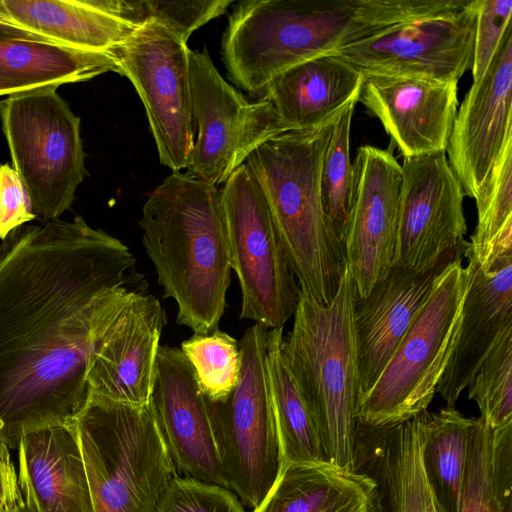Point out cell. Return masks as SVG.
Wrapping results in <instances>:
<instances>
[{"label":"cell","instance_id":"6da1fadb","mask_svg":"<svg viewBox=\"0 0 512 512\" xmlns=\"http://www.w3.org/2000/svg\"><path fill=\"white\" fill-rule=\"evenodd\" d=\"M135 257L81 216L23 225L0 244V442L72 424L92 358L141 292Z\"/></svg>","mask_w":512,"mask_h":512},{"label":"cell","instance_id":"7a4b0ae2","mask_svg":"<svg viewBox=\"0 0 512 512\" xmlns=\"http://www.w3.org/2000/svg\"><path fill=\"white\" fill-rule=\"evenodd\" d=\"M444 8L441 0H243L229 15L221 59L233 85L259 99L292 66Z\"/></svg>","mask_w":512,"mask_h":512},{"label":"cell","instance_id":"3957f363","mask_svg":"<svg viewBox=\"0 0 512 512\" xmlns=\"http://www.w3.org/2000/svg\"><path fill=\"white\" fill-rule=\"evenodd\" d=\"M139 225L163 297L177 304V324L194 334L216 331L232 270L220 190L172 172L149 195Z\"/></svg>","mask_w":512,"mask_h":512},{"label":"cell","instance_id":"277c9868","mask_svg":"<svg viewBox=\"0 0 512 512\" xmlns=\"http://www.w3.org/2000/svg\"><path fill=\"white\" fill-rule=\"evenodd\" d=\"M337 117L275 136L246 160L300 291L321 304L335 297L347 268L345 246L327 223L320 194L322 162Z\"/></svg>","mask_w":512,"mask_h":512},{"label":"cell","instance_id":"5b68a950","mask_svg":"<svg viewBox=\"0 0 512 512\" xmlns=\"http://www.w3.org/2000/svg\"><path fill=\"white\" fill-rule=\"evenodd\" d=\"M357 288L347 266L335 297L321 304L300 291L284 350L318 429L326 460L355 470L361 399L354 331Z\"/></svg>","mask_w":512,"mask_h":512},{"label":"cell","instance_id":"8992f818","mask_svg":"<svg viewBox=\"0 0 512 512\" xmlns=\"http://www.w3.org/2000/svg\"><path fill=\"white\" fill-rule=\"evenodd\" d=\"M76 426L94 512H153L177 469L151 402L90 394Z\"/></svg>","mask_w":512,"mask_h":512},{"label":"cell","instance_id":"52a82bcc","mask_svg":"<svg viewBox=\"0 0 512 512\" xmlns=\"http://www.w3.org/2000/svg\"><path fill=\"white\" fill-rule=\"evenodd\" d=\"M56 86L10 94L0 100V118L13 168L43 223L66 212L88 172L80 118Z\"/></svg>","mask_w":512,"mask_h":512},{"label":"cell","instance_id":"ba28073f","mask_svg":"<svg viewBox=\"0 0 512 512\" xmlns=\"http://www.w3.org/2000/svg\"><path fill=\"white\" fill-rule=\"evenodd\" d=\"M469 278L462 260L441 276L379 378L362 395L360 423L388 427L427 410L456 341Z\"/></svg>","mask_w":512,"mask_h":512},{"label":"cell","instance_id":"9c48e42d","mask_svg":"<svg viewBox=\"0 0 512 512\" xmlns=\"http://www.w3.org/2000/svg\"><path fill=\"white\" fill-rule=\"evenodd\" d=\"M268 330L255 323L245 330L239 341V384L224 400L207 399L227 487L252 510L270 492L284 465L267 369Z\"/></svg>","mask_w":512,"mask_h":512},{"label":"cell","instance_id":"30bf717a","mask_svg":"<svg viewBox=\"0 0 512 512\" xmlns=\"http://www.w3.org/2000/svg\"><path fill=\"white\" fill-rule=\"evenodd\" d=\"M220 195L230 265L241 289L240 319L283 328L296 310L300 288L247 162L230 175Z\"/></svg>","mask_w":512,"mask_h":512},{"label":"cell","instance_id":"8fae6325","mask_svg":"<svg viewBox=\"0 0 512 512\" xmlns=\"http://www.w3.org/2000/svg\"><path fill=\"white\" fill-rule=\"evenodd\" d=\"M194 143L187 172L215 186L262 144L293 130L271 103L248 101L218 72L208 50L189 51Z\"/></svg>","mask_w":512,"mask_h":512},{"label":"cell","instance_id":"7c38bea8","mask_svg":"<svg viewBox=\"0 0 512 512\" xmlns=\"http://www.w3.org/2000/svg\"><path fill=\"white\" fill-rule=\"evenodd\" d=\"M189 51L166 29L148 22L112 53L144 105L160 163L172 172L187 168L194 143Z\"/></svg>","mask_w":512,"mask_h":512},{"label":"cell","instance_id":"4fadbf2b","mask_svg":"<svg viewBox=\"0 0 512 512\" xmlns=\"http://www.w3.org/2000/svg\"><path fill=\"white\" fill-rule=\"evenodd\" d=\"M477 0L461 10L398 24L334 52L362 74L458 83L472 68Z\"/></svg>","mask_w":512,"mask_h":512},{"label":"cell","instance_id":"5bb4252c","mask_svg":"<svg viewBox=\"0 0 512 512\" xmlns=\"http://www.w3.org/2000/svg\"><path fill=\"white\" fill-rule=\"evenodd\" d=\"M394 266L423 267L466 242L464 192L446 151L404 157Z\"/></svg>","mask_w":512,"mask_h":512},{"label":"cell","instance_id":"9a60e30c","mask_svg":"<svg viewBox=\"0 0 512 512\" xmlns=\"http://www.w3.org/2000/svg\"><path fill=\"white\" fill-rule=\"evenodd\" d=\"M468 245L450 248L423 267L392 265L364 297L357 296L354 331L361 397L379 378L441 276L463 260Z\"/></svg>","mask_w":512,"mask_h":512},{"label":"cell","instance_id":"2e32d148","mask_svg":"<svg viewBox=\"0 0 512 512\" xmlns=\"http://www.w3.org/2000/svg\"><path fill=\"white\" fill-rule=\"evenodd\" d=\"M352 170L353 197L345 251L358 297H364L393 263L402 169L388 150L365 145L357 150Z\"/></svg>","mask_w":512,"mask_h":512},{"label":"cell","instance_id":"e0dca14e","mask_svg":"<svg viewBox=\"0 0 512 512\" xmlns=\"http://www.w3.org/2000/svg\"><path fill=\"white\" fill-rule=\"evenodd\" d=\"M512 28L508 26L484 75L456 113L448 163L464 194L476 198L499 155L512 141Z\"/></svg>","mask_w":512,"mask_h":512},{"label":"cell","instance_id":"ac0fdd59","mask_svg":"<svg viewBox=\"0 0 512 512\" xmlns=\"http://www.w3.org/2000/svg\"><path fill=\"white\" fill-rule=\"evenodd\" d=\"M464 257L470 273L456 341L436 392L454 407L500 339L512 330V246Z\"/></svg>","mask_w":512,"mask_h":512},{"label":"cell","instance_id":"d6986e66","mask_svg":"<svg viewBox=\"0 0 512 512\" xmlns=\"http://www.w3.org/2000/svg\"><path fill=\"white\" fill-rule=\"evenodd\" d=\"M150 402L176 469L184 476L228 488L208 400L180 348L159 346Z\"/></svg>","mask_w":512,"mask_h":512},{"label":"cell","instance_id":"ffe728a7","mask_svg":"<svg viewBox=\"0 0 512 512\" xmlns=\"http://www.w3.org/2000/svg\"><path fill=\"white\" fill-rule=\"evenodd\" d=\"M458 83L363 74L358 101L377 117L403 157L446 151L458 106Z\"/></svg>","mask_w":512,"mask_h":512},{"label":"cell","instance_id":"44dd1931","mask_svg":"<svg viewBox=\"0 0 512 512\" xmlns=\"http://www.w3.org/2000/svg\"><path fill=\"white\" fill-rule=\"evenodd\" d=\"M165 310L137 293L95 352L87 373L90 394L141 406L150 402Z\"/></svg>","mask_w":512,"mask_h":512},{"label":"cell","instance_id":"7402d4cb","mask_svg":"<svg viewBox=\"0 0 512 512\" xmlns=\"http://www.w3.org/2000/svg\"><path fill=\"white\" fill-rule=\"evenodd\" d=\"M424 412L388 427L358 422L355 470L375 481L376 512H443L423 467Z\"/></svg>","mask_w":512,"mask_h":512},{"label":"cell","instance_id":"603a6c76","mask_svg":"<svg viewBox=\"0 0 512 512\" xmlns=\"http://www.w3.org/2000/svg\"><path fill=\"white\" fill-rule=\"evenodd\" d=\"M17 448L18 485L31 512H94L76 422L30 432Z\"/></svg>","mask_w":512,"mask_h":512},{"label":"cell","instance_id":"cb8c5ba5","mask_svg":"<svg viewBox=\"0 0 512 512\" xmlns=\"http://www.w3.org/2000/svg\"><path fill=\"white\" fill-rule=\"evenodd\" d=\"M363 74L336 54L318 56L277 75L259 99L293 130L317 128L358 99Z\"/></svg>","mask_w":512,"mask_h":512},{"label":"cell","instance_id":"d4e9b609","mask_svg":"<svg viewBox=\"0 0 512 512\" xmlns=\"http://www.w3.org/2000/svg\"><path fill=\"white\" fill-rule=\"evenodd\" d=\"M0 19L54 43L111 55L137 28L95 0H0Z\"/></svg>","mask_w":512,"mask_h":512},{"label":"cell","instance_id":"484cf974","mask_svg":"<svg viewBox=\"0 0 512 512\" xmlns=\"http://www.w3.org/2000/svg\"><path fill=\"white\" fill-rule=\"evenodd\" d=\"M376 483L328 461L284 464L252 512H376Z\"/></svg>","mask_w":512,"mask_h":512},{"label":"cell","instance_id":"4316f807","mask_svg":"<svg viewBox=\"0 0 512 512\" xmlns=\"http://www.w3.org/2000/svg\"><path fill=\"white\" fill-rule=\"evenodd\" d=\"M107 72L121 75L116 58L43 39H0V96L90 80Z\"/></svg>","mask_w":512,"mask_h":512},{"label":"cell","instance_id":"83f0119b","mask_svg":"<svg viewBox=\"0 0 512 512\" xmlns=\"http://www.w3.org/2000/svg\"><path fill=\"white\" fill-rule=\"evenodd\" d=\"M459 512H512V421L475 418Z\"/></svg>","mask_w":512,"mask_h":512},{"label":"cell","instance_id":"f1b7e54d","mask_svg":"<svg viewBox=\"0 0 512 512\" xmlns=\"http://www.w3.org/2000/svg\"><path fill=\"white\" fill-rule=\"evenodd\" d=\"M283 328L269 329L266 359L284 464L327 461L317 426L290 370Z\"/></svg>","mask_w":512,"mask_h":512},{"label":"cell","instance_id":"f546056e","mask_svg":"<svg viewBox=\"0 0 512 512\" xmlns=\"http://www.w3.org/2000/svg\"><path fill=\"white\" fill-rule=\"evenodd\" d=\"M422 461L427 482L443 512H459L475 418L454 407L424 412Z\"/></svg>","mask_w":512,"mask_h":512},{"label":"cell","instance_id":"4dcf8cb0","mask_svg":"<svg viewBox=\"0 0 512 512\" xmlns=\"http://www.w3.org/2000/svg\"><path fill=\"white\" fill-rule=\"evenodd\" d=\"M358 99L349 102L338 115L324 154L320 194L330 228L345 246L353 197V170L350 161V130Z\"/></svg>","mask_w":512,"mask_h":512},{"label":"cell","instance_id":"1f68e13d","mask_svg":"<svg viewBox=\"0 0 512 512\" xmlns=\"http://www.w3.org/2000/svg\"><path fill=\"white\" fill-rule=\"evenodd\" d=\"M233 0H100L107 13L135 27L155 23L187 44L191 34L223 15Z\"/></svg>","mask_w":512,"mask_h":512},{"label":"cell","instance_id":"d6a6232c","mask_svg":"<svg viewBox=\"0 0 512 512\" xmlns=\"http://www.w3.org/2000/svg\"><path fill=\"white\" fill-rule=\"evenodd\" d=\"M197 382L209 401L227 398L241 378L239 342L219 329L210 334H193L181 344Z\"/></svg>","mask_w":512,"mask_h":512},{"label":"cell","instance_id":"836d02e7","mask_svg":"<svg viewBox=\"0 0 512 512\" xmlns=\"http://www.w3.org/2000/svg\"><path fill=\"white\" fill-rule=\"evenodd\" d=\"M467 388L490 428L512 421V330L488 354Z\"/></svg>","mask_w":512,"mask_h":512},{"label":"cell","instance_id":"e575fe53","mask_svg":"<svg viewBox=\"0 0 512 512\" xmlns=\"http://www.w3.org/2000/svg\"><path fill=\"white\" fill-rule=\"evenodd\" d=\"M475 201L477 225L468 251L478 256L512 222V141L502 150Z\"/></svg>","mask_w":512,"mask_h":512},{"label":"cell","instance_id":"d590c367","mask_svg":"<svg viewBox=\"0 0 512 512\" xmlns=\"http://www.w3.org/2000/svg\"><path fill=\"white\" fill-rule=\"evenodd\" d=\"M153 512H245L228 488L176 474L161 492Z\"/></svg>","mask_w":512,"mask_h":512},{"label":"cell","instance_id":"8d00e7d4","mask_svg":"<svg viewBox=\"0 0 512 512\" xmlns=\"http://www.w3.org/2000/svg\"><path fill=\"white\" fill-rule=\"evenodd\" d=\"M511 0H477V19L472 63L473 82L489 67L506 29L511 25Z\"/></svg>","mask_w":512,"mask_h":512},{"label":"cell","instance_id":"74e56055","mask_svg":"<svg viewBox=\"0 0 512 512\" xmlns=\"http://www.w3.org/2000/svg\"><path fill=\"white\" fill-rule=\"evenodd\" d=\"M22 180L8 164H0V240L36 219Z\"/></svg>","mask_w":512,"mask_h":512},{"label":"cell","instance_id":"f35d334b","mask_svg":"<svg viewBox=\"0 0 512 512\" xmlns=\"http://www.w3.org/2000/svg\"><path fill=\"white\" fill-rule=\"evenodd\" d=\"M15 474L9 448L0 442V512H8L10 485Z\"/></svg>","mask_w":512,"mask_h":512},{"label":"cell","instance_id":"ab89813d","mask_svg":"<svg viewBox=\"0 0 512 512\" xmlns=\"http://www.w3.org/2000/svg\"><path fill=\"white\" fill-rule=\"evenodd\" d=\"M0 39H43L13 23L0 19Z\"/></svg>","mask_w":512,"mask_h":512},{"label":"cell","instance_id":"60d3db41","mask_svg":"<svg viewBox=\"0 0 512 512\" xmlns=\"http://www.w3.org/2000/svg\"><path fill=\"white\" fill-rule=\"evenodd\" d=\"M8 512H31L22 497L17 474L11 480Z\"/></svg>","mask_w":512,"mask_h":512}]
</instances>
